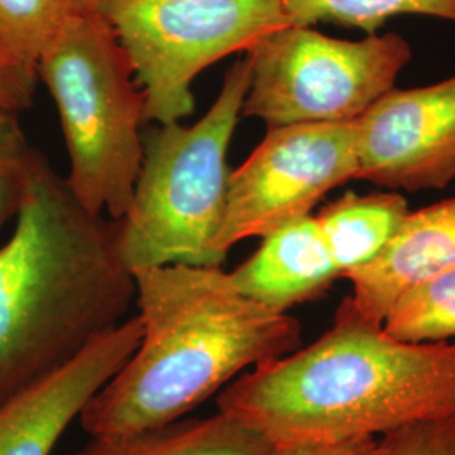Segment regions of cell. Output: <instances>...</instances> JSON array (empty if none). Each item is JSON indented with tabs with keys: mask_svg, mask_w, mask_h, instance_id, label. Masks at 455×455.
Instances as JSON below:
<instances>
[{
	"mask_svg": "<svg viewBox=\"0 0 455 455\" xmlns=\"http://www.w3.org/2000/svg\"><path fill=\"white\" fill-rule=\"evenodd\" d=\"M221 413L274 447L390 434L455 415V344L403 342L342 299L332 327L221 391Z\"/></svg>",
	"mask_w": 455,
	"mask_h": 455,
	"instance_id": "6da1fadb",
	"label": "cell"
},
{
	"mask_svg": "<svg viewBox=\"0 0 455 455\" xmlns=\"http://www.w3.org/2000/svg\"><path fill=\"white\" fill-rule=\"evenodd\" d=\"M135 299L118 221L88 212L39 156L0 248V405L127 321Z\"/></svg>",
	"mask_w": 455,
	"mask_h": 455,
	"instance_id": "7a4b0ae2",
	"label": "cell"
},
{
	"mask_svg": "<svg viewBox=\"0 0 455 455\" xmlns=\"http://www.w3.org/2000/svg\"><path fill=\"white\" fill-rule=\"evenodd\" d=\"M142 338L84 405L86 434L118 437L178 422L248 366L300 346V324L240 292L220 267L133 270Z\"/></svg>",
	"mask_w": 455,
	"mask_h": 455,
	"instance_id": "3957f363",
	"label": "cell"
},
{
	"mask_svg": "<svg viewBox=\"0 0 455 455\" xmlns=\"http://www.w3.org/2000/svg\"><path fill=\"white\" fill-rule=\"evenodd\" d=\"M250 60L228 69L210 112L191 127L180 122L144 135V161L131 206L118 220L122 259L147 267H220L216 238L227 212L228 148L250 88Z\"/></svg>",
	"mask_w": 455,
	"mask_h": 455,
	"instance_id": "277c9868",
	"label": "cell"
},
{
	"mask_svg": "<svg viewBox=\"0 0 455 455\" xmlns=\"http://www.w3.org/2000/svg\"><path fill=\"white\" fill-rule=\"evenodd\" d=\"M37 75L61 118L68 186L88 212L122 220L144 161L146 97L112 26L80 2L41 56Z\"/></svg>",
	"mask_w": 455,
	"mask_h": 455,
	"instance_id": "5b68a950",
	"label": "cell"
},
{
	"mask_svg": "<svg viewBox=\"0 0 455 455\" xmlns=\"http://www.w3.org/2000/svg\"><path fill=\"white\" fill-rule=\"evenodd\" d=\"M114 29L159 125L193 114L196 76L289 24L283 0H80Z\"/></svg>",
	"mask_w": 455,
	"mask_h": 455,
	"instance_id": "8992f818",
	"label": "cell"
},
{
	"mask_svg": "<svg viewBox=\"0 0 455 455\" xmlns=\"http://www.w3.org/2000/svg\"><path fill=\"white\" fill-rule=\"evenodd\" d=\"M246 56L251 76L242 115L272 129L358 120L395 88L411 48L396 33L346 41L312 26H285L267 34Z\"/></svg>",
	"mask_w": 455,
	"mask_h": 455,
	"instance_id": "52a82bcc",
	"label": "cell"
},
{
	"mask_svg": "<svg viewBox=\"0 0 455 455\" xmlns=\"http://www.w3.org/2000/svg\"><path fill=\"white\" fill-rule=\"evenodd\" d=\"M356 172L355 122L268 129L260 146L231 171L216 253L225 260L233 244L307 216L329 191L356 180Z\"/></svg>",
	"mask_w": 455,
	"mask_h": 455,
	"instance_id": "ba28073f",
	"label": "cell"
},
{
	"mask_svg": "<svg viewBox=\"0 0 455 455\" xmlns=\"http://www.w3.org/2000/svg\"><path fill=\"white\" fill-rule=\"evenodd\" d=\"M355 125L356 180L403 191L443 189L455 180V76L393 88Z\"/></svg>",
	"mask_w": 455,
	"mask_h": 455,
	"instance_id": "9c48e42d",
	"label": "cell"
},
{
	"mask_svg": "<svg viewBox=\"0 0 455 455\" xmlns=\"http://www.w3.org/2000/svg\"><path fill=\"white\" fill-rule=\"evenodd\" d=\"M139 315L90 344L61 370L0 405V455H51L68 425L135 353Z\"/></svg>",
	"mask_w": 455,
	"mask_h": 455,
	"instance_id": "30bf717a",
	"label": "cell"
},
{
	"mask_svg": "<svg viewBox=\"0 0 455 455\" xmlns=\"http://www.w3.org/2000/svg\"><path fill=\"white\" fill-rule=\"evenodd\" d=\"M455 270V197L410 212L371 263L349 272L359 312L378 324L398 297L432 276Z\"/></svg>",
	"mask_w": 455,
	"mask_h": 455,
	"instance_id": "8fae6325",
	"label": "cell"
},
{
	"mask_svg": "<svg viewBox=\"0 0 455 455\" xmlns=\"http://www.w3.org/2000/svg\"><path fill=\"white\" fill-rule=\"evenodd\" d=\"M341 274L314 216H300L263 236L259 251L229 272L233 285L274 312L309 302Z\"/></svg>",
	"mask_w": 455,
	"mask_h": 455,
	"instance_id": "7c38bea8",
	"label": "cell"
},
{
	"mask_svg": "<svg viewBox=\"0 0 455 455\" xmlns=\"http://www.w3.org/2000/svg\"><path fill=\"white\" fill-rule=\"evenodd\" d=\"M274 449L260 432L220 411L132 435L98 437L71 455H270Z\"/></svg>",
	"mask_w": 455,
	"mask_h": 455,
	"instance_id": "4fadbf2b",
	"label": "cell"
},
{
	"mask_svg": "<svg viewBox=\"0 0 455 455\" xmlns=\"http://www.w3.org/2000/svg\"><path fill=\"white\" fill-rule=\"evenodd\" d=\"M410 212L396 193H346L315 216L341 276L361 268L387 248Z\"/></svg>",
	"mask_w": 455,
	"mask_h": 455,
	"instance_id": "5bb4252c",
	"label": "cell"
},
{
	"mask_svg": "<svg viewBox=\"0 0 455 455\" xmlns=\"http://www.w3.org/2000/svg\"><path fill=\"white\" fill-rule=\"evenodd\" d=\"M78 0H0V56L37 73L41 56L78 11Z\"/></svg>",
	"mask_w": 455,
	"mask_h": 455,
	"instance_id": "9a60e30c",
	"label": "cell"
},
{
	"mask_svg": "<svg viewBox=\"0 0 455 455\" xmlns=\"http://www.w3.org/2000/svg\"><path fill=\"white\" fill-rule=\"evenodd\" d=\"M291 26L331 22L368 34L400 14L437 17L455 24V0H283Z\"/></svg>",
	"mask_w": 455,
	"mask_h": 455,
	"instance_id": "2e32d148",
	"label": "cell"
},
{
	"mask_svg": "<svg viewBox=\"0 0 455 455\" xmlns=\"http://www.w3.org/2000/svg\"><path fill=\"white\" fill-rule=\"evenodd\" d=\"M383 329L403 342H445L455 338V270L402 293L387 314Z\"/></svg>",
	"mask_w": 455,
	"mask_h": 455,
	"instance_id": "e0dca14e",
	"label": "cell"
},
{
	"mask_svg": "<svg viewBox=\"0 0 455 455\" xmlns=\"http://www.w3.org/2000/svg\"><path fill=\"white\" fill-rule=\"evenodd\" d=\"M39 156L28 144L17 112L0 108V227L20 210Z\"/></svg>",
	"mask_w": 455,
	"mask_h": 455,
	"instance_id": "ac0fdd59",
	"label": "cell"
},
{
	"mask_svg": "<svg viewBox=\"0 0 455 455\" xmlns=\"http://www.w3.org/2000/svg\"><path fill=\"white\" fill-rule=\"evenodd\" d=\"M381 455H455V415L385 434Z\"/></svg>",
	"mask_w": 455,
	"mask_h": 455,
	"instance_id": "d6986e66",
	"label": "cell"
},
{
	"mask_svg": "<svg viewBox=\"0 0 455 455\" xmlns=\"http://www.w3.org/2000/svg\"><path fill=\"white\" fill-rule=\"evenodd\" d=\"M37 73L12 65L0 56V108L20 112L33 105Z\"/></svg>",
	"mask_w": 455,
	"mask_h": 455,
	"instance_id": "ffe728a7",
	"label": "cell"
},
{
	"mask_svg": "<svg viewBox=\"0 0 455 455\" xmlns=\"http://www.w3.org/2000/svg\"><path fill=\"white\" fill-rule=\"evenodd\" d=\"M270 455H381V445L373 437H361L324 445L275 447Z\"/></svg>",
	"mask_w": 455,
	"mask_h": 455,
	"instance_id": "44dd1931",
	"label": "cell"
}]
</instances>
